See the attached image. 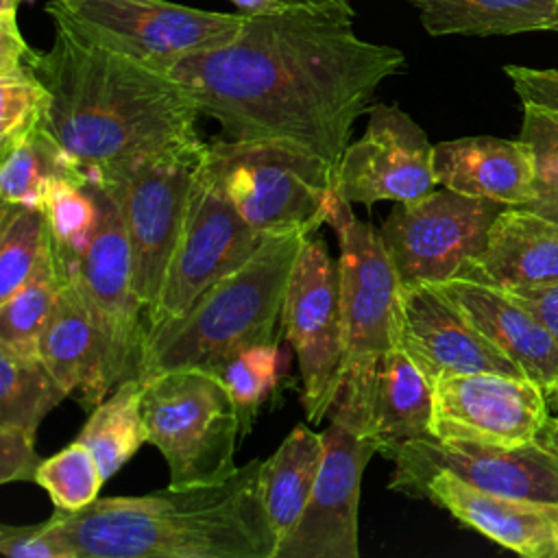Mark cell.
I'll use <instances>...</instances> for the list:
<instances>
[{"label": "cell", "mask_w": 558, "mask_h": 558, "mask_svg": "<svg viewBox=\"0 0 558 558\" xmlns=\"http://www.w3.org/2000/svg\"><path fill=\"white\" fill-rule=\"evenodd\" d=\"M266 240L238 214L203 153L163 286L146 318V336L185 316L209 286L242 266Z\"/></svg>", "instance_id": "8fae6325"}, {"label": "cell", "mask_w": 558, "mask_h": 558, "mask_svg": "<svg viewBox=\"0 0 558 558\" xmlns=\"http://www.w3.org/2000/svg\"><path fill=\"white\" fill-rule=\"evenodd\" d=\"M46 11L83 39L161 72L187 54L233 41L246 22L240 11H207L170 0H48Z\"/></svg>", "instance_id": "ba28073f"}, {"label": "cell", "mask_w": 558, "mask_h": 558, "mask_svg": "<svg viewBox=\"0 0 558 558\" xmlns=\"http://www.w3.org/2000/svg\"><path fill=\"white\" fill-rule=\"evenodd\" d=\"M545 421V390L527 377L480 371L434 381V438L512 447L538 440Z\"/></svg>", "instance_id": "e0dca14e"}, {"label": "cell", "mask_w": 558, "mask_h": 558, "mask_svg": "<svg viewBox=\"0 0 558 558\" xmlns=\"http://www.w3.org/2000/svg\"><path fill=\"white\" fill-rule=\"evenodd\" d=\"M52 255L50 229L41 207L0 205V301L20 290Z\"/></svg>", "instance_id": "f546056e"}, {"label": "cell", "mask_w": 558, "mask_h": 558, "mask_svg": "<svg viewBox=\"0 0 558 558\" xmlns=\"http://www.w3.org/2000/svg\"><path fill=\"white\" fill-rule=\"evenodd\" d=\"M427 35H519L547 31L558 0H410Z\"/></svg>", "instance_id": "484cf974"}, {"label": "cell", "mask_w": 558, "mask_h": 558, "mask_svg": "<svg viewBox=\"0 0 558 558\" xmlns=\"http://www.w3.org/2000/svg\"><path fill=\"white\" fill-rule=\"evenodd\" d=\"M436 286L527 379L545 392L558 386V340L506 290L464 275Z\"/></svg>", "instance_id": "ffe728a7"}, {"label": "cell", "mask_w": 558, "mask_h": 558, "mask_svg": "<svg viewBox=\"0 0 558 558\" xmlns=\"http://www.w3.org/2000/svg\"><path fill=\"white\" fill-rule=\"evenodd\" d=\"M501 207L447 187L412 203H397L379 235L401 283H442L458 277L482 251Z\"/></svg>", "instance_id": "4fadbf2b"}, {"label": "cell", "mask_w": 558, "mask_h": 558, "mask_svg": "<svg viewBox=\"0 0 558 558\" xmlns=\"http://www.w3.org/2000/svg\"><path fill=\"white\" fill-rule=\"evenodd\" d=\"M519 137L532 148L536 163L534 198L523 207L558 222V111L523 102Z\"/></svg>", "instance_id": "836d02e7"}, {"label": "cell", "mask_w": 558, "mask_h": 558, "mask_svg": "<svg viewBox=\"0 0 558 558\" xmlns=\"http://www.w3.org/2000/svg\"><path fill=\"white\" fill-rule=\"evenodd\" d=\"M35 484L48 493L57 510L78 512L98 499L105 475L96 456L81 440H74L41 460Z\"/></svg>", "instance_id": "d6a6232c"}, {"label": "cell", "mask_w": 558, "mask_h": 558, "mask_svg": "<svg viewBox=\"0 0 558 558\" xmlns=\"http://www.w3.org/2000/svg\"><path fill=\"white\" fill-rule=\"evenodd\" d=\"M59 290L54 255L11 296L0 301V344L22 355H39V336Z\"/></svg>", "instance_id": "1f68e13d"}, {"label": "cell", "mask_w": 558, "mask_h": 558, "mask_svg": "<svg viewBox=\"0 0 558 558\" xmlns=\"http://www.w3.org/2000/svg\"><path fill=\"white\" fill-rule=\"evenodd\" d=\"M262 458L229 480L148 495L98 497L50 521L72 558H275L259 473Z\"/></svg>", "instance_id": "3957f363"}, {"label": "cell", "mask_w": 558, "mask_h": 558, "mask_svg": "<svg viewBox=\"0 0 558 558\" xmlns=\"http://www.w3.org/2000/svg\"><path fill=\"white\" fill-rule=\"evenodd\" d=\"M310 2H347V0H310Z\"/></svg>", "instance_id": "ee69618b"}, {"label": "cell", "mask_w": 558, "mask_h": 558, "mask_svg": "<svg viewBox=\"0 0 558 558\" xmlns=\"http://www.w3.org/2000/svg\"><path fill=\"white\" fill-rule=\"evenodd\" d=\"M39 464L35 436L0 425V482H35Z\"/></svg>", "instance_id": "74e56055"}, {"label": "cell", "mask_w": 558, "mask_h": 558, "mask_svg": "<svg viewBox=\"0 0 558 558\" xmlns=\"http://www.w3.org/2000/svg\"><path fill=\"white\" fill-rule=\"evenodd\" d=\"M305 238H268L242 266L209 286L185 316L148 333L137 379L185 366L218 371L253 344L281 342L286 292Z\"/></svg>", "instance_id": "277c9868"}, {"label": "cell", "mask_w": 558, "mask_h": 558, "mask_svg": "<svg viewBox=\"0 0 558 558\" xmlns=\"http://www.w3.org/2000/svg\"><path fill=\"white\" fill-rule=\"evenodd\" d=\"M231 2L244 15H259V13H270V11L283 9L290 0H231Z\"/></svg>", "instance_id": "b9f144b4"}, {"label": "cell", "mask_w": 558, "mask_h": 558, "mask_svg": "<svg viewBox=\"0 0 558 558\" xmlns=\"http://www.w3.org/2000/svg\"><path fill=\"white\" fill-rule=\"evenodd\" d=\"M98 203V225L76 262V279L89 303L109 392L140 375L146 325L135 290L133 253L120 207L109 187L89 174Z\"/></svg>", "instance_id": "7c38bea8"}, {"label": "cell", "mask_w": 558, "mask_h": 558, "mask_svg": "<svg viewBox=\"0 0 558 558\" xmlns=\"http://www.w3.org/2000/svg\"><path fill=\"white\" fill-rule=\"evenodd\" d=\"M340 194L327 225L338 238L340 303L344 325V379L329 412L366 434V416L379 360L399 347L397 320L401 279L379 229L360 220ZM368 436V434H366Z\"/></svg>", "instance_id": "5b68a950"}, {"label": "cell", "mask_w": 558, "mask_h": 558, "mask_svg": "<svg viewBox=\"0 0 558 558\" xmlns=\"http://www.w3.org/2000/svg\"><path fill=\"white\" fill-rule=\"evenodd\" d=\"M504 290L558 281V222L530 207H506L488 227L482 251L460 272Z\"/></svg>", "instance_id": "603a6c76"}, {"label": "cell", "mask_w": 558, "mask_h": 558, "mask_svg": "<svg viewBox=\"0 0 558 558\" xmlns=\"http://www.w3.org/2000/svg\"><path fill=\"white\" fill-rule=\"evenodd\" d=\"M408 497L429 499L462 525L525 558H558V504L482 490L449 471L429 473Z\"/></svg>", "instance_id": "d6986e66"}, {"label": "cell", "mask_w": 558, "mask_h": 558, "mask_svg": "<svg viewBox=\"0 0 558 558\" xmlns=\"http://www.w3.org/2000/svg\"><path fill=\"white\" fill-rule=\"evenodd\" d=\"M353 17L349 0H290L168 74L231 140L286 142L336 168L377 87L408 65L399 48L362 39Z\"/></svg>", "instance_id": "6da1fadb"}, {"label": "cell", "mask_w": 558, "mask_h": 558, "mask_svg": "<svg viewBox=\"0 0 558 558\" xmlns=\"http://www.w3.org/2000/svg\"><path fill=\"white\" fill-rule=\"evenodd\" d=\"M140 381L148 442L168 464L170 488L218 484L240 469L242 418L216 371L185 366Z\"/></svg>", "instance_id": "52a82bcc"}, {"label": "cell", "mask_w": 558, "mask_h": 558, "mask_svg": "<svg viewBox=\"0 0 558 558\" xmlns=\"http://www.w3.org/2000/svg\"><path fill=\"white\" fill-rule=\"evenodd\" d=\"M323 434V462L305 510L275 558H357L362 475L377 442L340 418Z\"/></svg>", "instance_id": "2e32d148"}, {"label": "cell", "mask_w": 558, "mask_h": 558, "mask_svg": "<svg viewBox=\"0 0 558 558\" xmlns=\"http://www.w3.org/2000/svg\"><path fill=\"white\" fill-rule=\"evenodd\" d=\"M504 72L512 81L521 102H534L558 111V70L506 65Z\"/></svg>", "instance_id": "f35d334b"}, {"label": "cell", "mask_w": 558, "mask_h": 558, "mask_svg": "<svg viewBox=\"0 0 558 558\" xmlns=\"http://www.w3.org/2000/svg\"><path fill=\"white\" fill-rule=\"evenodd\" d=\"M81 440L98 460L105 480L124 466L137 449L148 442L142 416V381L137 377L118 384L98 405L78 432Z\"/></svg>", "instance_id": "83f0119b"}, {"label": "cell", "mask_w": 558, "mask_h": 558, "mask_svg": "<svg viewBox=\"0 0 558 558\" xmlns=\"http://www.w3.org/2000/svg\"><path fill=\"white\" fill-rule=\"evenodd\" d=\"M0 551L9 558H72L50 517L31 525H0Z\"/></svg>", "instance_id": "8d00e7d4"}, {"label": "cell", "mask_w": 558, "mask_h": 558, "mask_svg": "<svg viewBox=\"0 0 558 558\" xmlns=\"http://www.w3.org/2000/svg\"><path fill=\"white\" fill-rule=\"evenodd\" d=\"M50 2H68V0H50Z\"/></svg>", "instance_id": "f6af8a7d"}, {"label": "cell", "mask_w": 558, "mask_h": 558, "mask_svg": "<svg viewBox=\"0 0 558 558\" xmlns=\"http://www.w3.org/2000/svg\"><path fill=\"white\" fill-rule=\"evenodd\" d=\"M39 357L63 392L74 395L83 408H94L109 395L98 329L74 272H59V290L39 336Z\"/></svg>", "instance_id": "7402d4cb"}, {"label": "cell", "mask_w": 558, "mask_h": 558, "mask_svg": "<svg viewBox=\"0 0 558 558\" xmlns=\"http://www.w3.org/2000/svg\"><path fill=\"white\" fill-rule=\"evenodd\" d=\"M545 399H547V421L538 440L558 456V386L545 392Z\"/></svg>", "instance_id": "60d3db41"}, {"label": "cell", "mask_w": 558, "mask_h": 558, "mask_svg": "<svg viewBox=\"0 0 558 558\" xmlns=\"http://www.w3.org/2000/svg\"><path fill=\"white\" fill-rule=\"evenodd\" d=\"M46 109L48 89L31 63L0 74V153L41 126Z\"/></svg>", "instance_id": "d590c367"}, {"label": "cell", "mask_w": 558, "mask_h": 558, "mask_svg": "<svg viewBox=\"0 0 558 558\" xmlns=\"http://www.w3.org/2000/svg\"><path fill=\"white\" fill-rule=\"evenodd\" d=\"M434 177L440 187L458 194L523 207L534 198L536 163L521 137H458L434 146Z\"/></svg>", "instance_id": "44dd1931"}, {"label": "cell", "mask_w": 558, "mask_h": 558, "mask_svg": "<svg viewBox=\"0 0 558 558\" xmlns=\"http://www.w3.org/2000/svg\"><path fill=\"white\" fill-rule=\"evenodd\" d=\"M216 373L225 379L240 410L242 434H246L268 390L277 384L279 342L253 344L227 360Z\"/></svg>", "instance_id": "e575fe53"}, {"label": "cell", "mask_w": 558, "mask_h": 558, "mask_svg": "<svg viewBox=\"0 0 558 558\" xmlns=\"http://www.w3.org/2000/svg\"><path fill=\"white\" fill-rule=\"evenodd\" d=\"M0 155V198L4 203L41 207L54 183L89 181V172L54 140L44 124Z\"/></svg>", "instance_id": "4316f807"}, {"label": "cell", "mask_w": 558, "mask_h": 558, "mask_svg": "<svg viewBox=\"0 0 558 558\" xmlns=\"http://www.w3.org/2000/svg\"><path fill=\"white\" fill-rule=\"evenodd\" d=\"M506 292L517 303H521L530 314H534L558 340V281L547 286H536V288L506 290Z\"/></svg>", "instance_id": "ab89813d"}, {"label": "cell", "mask_w": 558, "mask_h": 558, "mask_svg": "<svg viewBox=\"0 0 558 558\" xmlns=\"http://www.w3.org/2000/svg\"><path fill=\"white\" fill-rule=\"evenodd\" d=\"M390 460L388 490L401 495H410L429 473L449 471L488 493L558 504V456L541 440L506 447L425 434L401 445Z\"/></svg>", "instance_id": "5bb4252c"}, {"label": "cell", "mask_w": 558, "mask_h": 558, "mask_svg": "<svg viewBox=\"0 0 558 558\" xmlns=\"http://www.w3.org/2000/svg\"><path fill=\"white\" fill-rule=\"evenodd\" d=\"M434 144L397 105H373L360 140L336 166V190L349 203H412L436 190Z\"/></svg>", "instance_id": "9a60e30c"}, {"label": "cell", "mask_w": 558, "mask_h": 558, "mask_svg": "<svg viewBox=\"0 0 558 558\" xmlns=\"http://www.w3.org/2000/svg\"><path fill=\"white\" fill-rule=\"evenodd\" d=\"M52 240L57 272L72 275L98 225V203L87 183L59 181L50 187L41 205Z\"/></svg>", "instance_id": "4dcf8cb0"}, {"label": "cell", "mask_w": 558, "mask_h": 558, "mask_svg": "<svg viewBox=\"0 0 558 558\" xmlns=\"http://www.w3.org/2000/svg\"><path fill=\"white\" fill-rule=\"evenodd\" d=\"M54 24L31 65L48 89L44 126L85 170L203 144L201 111L174 76Z\"/></svg>", "instance_id": "7a4b0ae2"}, {"label": "cell", "mask_w": 558, "mask_h": 558, "mask_svg": "<svg viewBox=\"0 0 558 558\" xmlns=\"http://www.w3.org/2000/svg\"><path fill=\"white\" fill-rule=\"evenodd\" d=\"M547 31H556V33H558V7H556V11H554V17H551Z\"/></svg>", "instance_id": "7bdbcfd3"}, {"label": "cell", "mask_w": 558, "mask_h": 558, "mask_svg": "<svg viewBox=\"0 0 558 558\" xmlns=\"http://www.w3.org/2000/svg\"><path fill=\"white\" fill-rule=\"evenodd\" d=\"M283 338L301 375V405L310 423L333 410L344 379V325L340 303V262L325 240L307 235L296 257L283 303Z\"/></svg>", "instance_id": "30bf717a"}, {"label": "cell", "mask_w": 558, "mask_h": 558, "mask_svg": "<svg viewBox=\"0 0 558 558\" xmlns=\"http://www.w3.org/2000/svg\"><path fill=\"white\" fill-rule=\"evenodd\" d=\"M432 410L434 381L395 347L377 364L366 416V434L377 442L379 456L390 460L401 445L429 434Z\"/></svg>", "instance_id": "cb8c5ba5"}, {"label": "cell", "mask_w": 558, "mask_h": 558, "mask_svg": "<svg viewBox=\"0 0 558 558\" xmlns=\"http://www.w3.org/2000/svg\"><path fill=\"white\" fill-rule=\"evenodd\" d=\"M205 161L238 214L264 238L316 233L338 198L336 168L286 142L222 137L207 142Z\"/></svg>", "instance_id": "8992f818"}, {"label": "cell", "mask_w": 558, "mask_h": 558, "mask_svg": "<svg viewBox=\"0 0 558 558\" xmlns=\"http://www.w3.org/2000/svg\"><path fill=\"white\" fill-rule=\"evenodd\" d=\"M205 148L207 142L187 150L137 157L105 170H87L109 187L120 207L144 325L163 286Z\"/></svg>", "instance_id": "9c48e42d"}, {"label": "cell", "mask_w": 558, "mask_h": 558, "mask_svg": "<svg viewBox=\"0 0 558 558\" xmlns=\"http://www.w3.org/2000/svg\"><path fill=\"white\" fill-rule=\"evenodd\" d=\"M65 397L39 355L0 344V425L37 436L41 418Z\"/></svg>", "instance_id": "f1b7e54d"}, {"label": "cell", "mask_w": 558, "mask_h": 558, "mask_svg": "<svg viewBox=\"0 0 558 558\" xmlns=\"http://www.w3.org/2000/svg\"><path fill=\"white\" fill-rule=\"evenodd\" d=\"M323 453V434L299 423L281 440L275 453L262 462V499L277 536V549L290 536L305 510L320 471Z\"/></svg>", "instance_id": "d4e9b609"}, {"label": "cell", "mask_w": 558, "mask_h": 558, "mask_svg": "<svg viewBox=\"0 0 558 558\" xmlns=\"http://www.w3.org/2000/svg\"><path fill=\"white\" fill-rule=\"evenodd\" d=\"M397 336L432 381L480 371L525 377L436 283H401Z\"/></svg>", "instance_id": "ac0fdd59"}]
</instances>
